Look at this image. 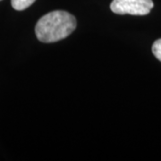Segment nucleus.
I'll list each match as a JSON object with an SVG mask.
<instances>
[{
    "instance_id": "nucleus-5",
    "label": "nucleus",
    "mask_w": 161,
    "mask_h": 161,
    "mask_svg": "<svg viewBox=\"0 0 161 161\" xmlns=\"http://www.w3.org/2000/svg\"><path fill=\"white\" fill-rule=\"evenodd\" d=\"M0 1H1V0H0Z\"/></svg>"
},
{
    "instance_id": "nucleus-2",
    "label": "nucleus",
    "mask_w": 161,
    "mask_h": 161,
    "mask_svg": "<svg viewBox=\"0 0 161 161\" xmlns=\"http://www.w3.org/2000/svg\"><path fill=\"white\" fill-rule=\"evenodd\" d=\"M153 6L152 0H113L110 9L117 14L146 15Z\"/></svg>"
},
{
    "instance_id": "nucleus-1",
    "label": "nucleus",
    "mask_w": 161,
    "mask_h": 161,
    "mask_svg": "<svg viewBox=\"0 0 161 161\" xmlns=\"http://www.w3.org/2000/svg\"><path fill=\"white\" fill-rule=\"evenodd\" d=\"M75 17L65 11H53L40 18L35 26V33L41 42L51 43L65 39L76 28Z\"/></svg>"
},
{
    "instance_id": "nucleus-4",
    "label": "nucleus",
    "mask_w": 161,
    "mask_h": 161,
    "mask_svg": "<svg viewBox=\"0 0 161 161\" xmlns=\"http://www.w3.org/2000/svg\"><path fill=\"white\" fill-rule=\"evenodd\" d=\"M152 53L157 59L161 61V39L156 40L152 45Z\"/></svg>"
},
{
    "instance_id": "nucleus-3",
    "label": "nucleus",
    "mask_w": 161,
    "mask_h": 161,
    "mask_svg": "<svg viewBox=\"0 0 161 161\" xmlns=\"http://www.w3.org/2000/svg\"><path fill=\"white\" fill-rule=\"evenodd\" d=\"M36 0H11L12 6L17 11H23L31 6Z\"/></svg>"
}]
</instances>
